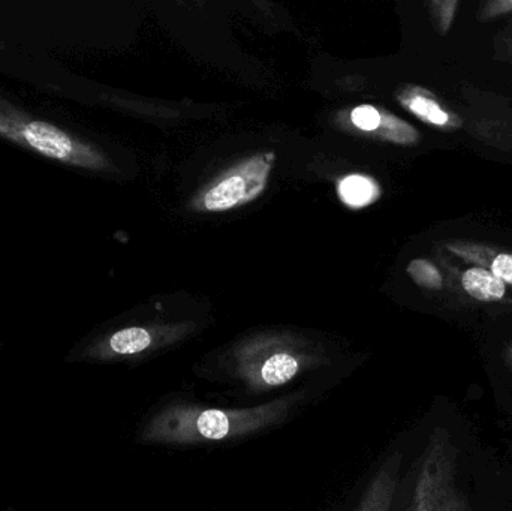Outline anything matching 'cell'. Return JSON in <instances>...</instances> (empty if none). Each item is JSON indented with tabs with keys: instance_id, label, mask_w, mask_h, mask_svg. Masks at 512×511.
Segmentation results:
<instances>
[{
	"instance_id": "6da1fadb",
	"label": "cell",
	"mask_w": 512,
	"mask_h": 511,
	"mask_svg": "<svg viewBox=\"0 0 512 511\" xmlns=\"http://www.w3.org/2000/svg\"><path fill=\"white\" fill-rule=\"evenodd\" d=\"M307 401L306 390L237 408L173 399L156 405L144 416L138 426L137 441L146 446L185 447L248 440L285 425Z\"/></svg>"
},
{
	"instance_id": "7a4b0ae2",
	"label": "cell",
	"mask_w": 512,
	"mask_h": 511,
	"mask_svg": "<svg viewBox=\"0 0 512 511\" xmlns=\"http://www.w3.org/2000/svg\"><path fill=\"white\" fill-rule=\"evenodd\" d=\"M328 365L327 354L307 342L265 338L237 345L198 375L245 395L261 396L318 374L316 371Z\"/></svg>"
},
{
	"instance_id": "3957f363",
	"label": "cell",
	"mask_w": 512,
	"mask_h": 511,
	"mask_svg": "<svg viewBox=\"0 0 512 511\" xmlns=\"http://www.w3.org/2000/svg\"><path fill=\"white\" fill-rule=\"evenodd\" d=\"M0 140L66 168L105 171L108 156L74 129L39 116L0 92Z\"/></svg>"
},
{
	"instance_id": "277c9868",
	"label": "cell",
	"mask_w": 512,
	"mask_h": 511,
	"mask_svg": "<svg viewBox=\"0 0 512 511\" xmlns=\"http://www.w3.org/2000/svg\"><path fill=\"white\" fill-rule=\"evenodd\" d=\"M409 511H472L459 485V452L445 429L430 435Z\"/></svg>"
},
{
	"instance_id": "5b68a950",
	"label": "cell",
	"mask_w": 512,
	"mask_h": 511,
	"mask_svg": "<svg viewBox=\"0 0 512 511\" xmlns=\"http://www.w3.org/2000/svg\"><path fill=\"white\" fill-rule=\"evenodd\" d=\"M273 162V152L249 159L206 192L204 207L209 212H227L256 200L267 188Z\"/></svg>"
},
{
	"instance_id": "8992f818",
	"label": "cell",
	"mask_w": 512,
	"mask_h": 511,
	"mask_svg": "<svg viewBox=\"0 0 512 511\" xmlns=\"http://www.w3.org/2000/svg\"><path fill=\"white\" fill-rule=\"evenodd\" d=\"M439 263L448 276V287L459 296L483 305H512V291L483 267L472 266L447 252H436Z\"/></svg>"
},
{
	"instance_id": "52a82bcc",
	"label": "cell",
	"mask_w": 512,
	"mask_h": 511,
	"mask_svg": "<svg viewBox=\"0 0 512 511\" xmlns=\"http://www.w3.org/2000/svg\"><path fill=\"white\" fill-rule=\"evenodd\" d=\"M397 102L418 120L445 132H456L463 128L465 120L457 111L451 110L432 90L417 84H406L396 93Z\"/></svg>"
},
{
	"instance_id": "ba28073f",
	"label": "cell",
	"mask_w": 512,
	"mask_h": 511,
	"mask_svg": "<svg viewBox=\"0 0 512 511\" xmlns=\"http://www.w3.org/2000/svg\"><path fill=\"white\" fill-rule=\"evenodd\" d=\"M351 122L358 131L399 146H415L421 140L420 132L414 126L385 108L375 105L355 107L351 111Z\"/></svg>"
},
{
	"instance_id": "9c48e42d",
	"label": "cell",
	"mask_w": 512,
	"mask_h": 511,
	"mask_svg": "<svg viewBox=\"0 0 512 511\" xmlns=\"http://www.w3.org/2000/svg\"><path fill=\"white\" fill-rule=\"evenodd\" d=\"M442 249L465 263L483 267L512 288V252L487 243L462 239L447 240L442 243Z\"/></svg>"
},
{
	"instance_id": "30bf717a",
	"label": "cell",
	"mask_w": 512,
	"mask_h": 511,
	"mask_svg": "<svg viewBox=\"0 0 512 511\" xmlns=\"http://www.w3.org/2000/svg\"><path fill=\"white\" fill-rule=\"evenodd\" d=\"M402 455L394 453L376 471L355 511H393L400 482Z\"/></svg>"
},
{
	"instance_id": "8fae6325",
	"label": "cell",
	"mask_w": 512,
	"mask_h": 511,
	"mask_svg": "<svg viewBox=\"0 0 512 511\" xmlns=\"http://www.w3.org/2000/svg\"><path fill=\"white\" fill-rule=\"evenodd\" d=\"M337 194L345 206L351 209H363L379 200L381 186L363 174H351L339 180Z\"/></svg>"
},
{
	"instance_id": "7c38bea8",
	"label": "cell",
	"mask_w": 512,
	"mask_h": 511,
	"mask_svg": "<svg viewBox=\"0 0 512 511\" xmlns=\"http://www.w3.org/2000/svg\"><path fill=\"white\" fill-rule=\"evenodd\" d=\"M408 275L418 287L424 290L441 291L445 287V275L435 263L417 258L408 264Z\"/></svg>"
},
{
	"instance_id": "4fadbf2b",
	"label": "cell",
	"mask_w": 512,
	"mask_h": 511,
	"mask_svg": "<svg viewBox=\"0 0 512 511\" xmlns=\"http://www.w3.org/2000/svg\"><path fill=\"white\" fill-rule=\"evenodd\" d=\"M459 0H432L429 2L430 15L439 35L450 32L459 11Z\"/></svg>"
},
{
	"instance_id": "5bb4252c",
	"label": "cell",
	"mask_w": 512,
	"mask_h": 511,
	"mask_svg": "<svg viewBox=\"0 0 512 511\" xmlns=\"http://www.w3.org/2000/svg\"><path fill=\"white\" fill-rule=\"evenodd\" d=\"M493 60L512 65V20L496 32L493 38Z\"/></svg>"
},
{
	"instance_id": "9a60e30c",
	"label": "cell",
	"mask_w": 512,
	"mask_h": 511,
	"mask_svg": "<svg viewBox=\"0 0 512 511\" xmlns=\"http://www.w3.org/2000/svg\"><path fill=\"white\" fill-rule=\"evenodd\" d=\"M507 15H512V0H490L481 6L477 18L481 23H487Z\"/></svg>"
},
{
	"instance_id": "2e32d148",
	"label": "cell",
	"mask_w": 512,
	"mask_h": 511,
	"mask_svg": "<svg viewBox=\"0 0 512 511\" xmlns=\"http://www.w3.org/2000/svg\"><path fill=\"white\" fill-rule=\"evenodd\" d=\"M505 360H507L508 365L512 368V345L505 350Z\"/></svg>"
},
{
	"instance_id": "e0dca14e",
	"label": "cell",
	"mask_w": 512,
	"mask_h": 511,
	"mask_svg": "<svg viewBox=\"0 0 512 511\" xmlns=\"http://www.w3.org/2000/svg\"><path fill=\"white\" fill-rule=\"evenodd\" d=\"M0 511H12V510L9 509V507H6L5 504H3L2 501H0Z\"/></svg>"
}]
</instances>
